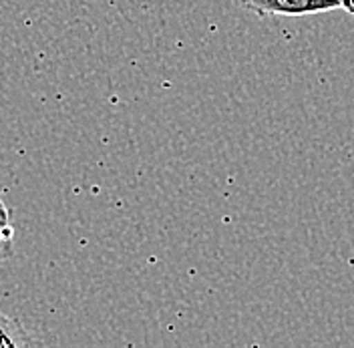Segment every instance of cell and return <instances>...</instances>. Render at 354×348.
Listing matches in <instances>:
<instances>
[{
	"label": "cell",
	"mask_w": 354,
	"mask_h": 348,
	"mask_svg": "<svg viewBox=\"0 0 354 348\" xmlns=\"http://www.w3.org/2000/svg\"><path fill=\"white\" fill-rule=\"evenodd\" d=\"M248 12L270 17H308L338 8V0H238Z\"/></svg>",
	"instance_id": "6da1fadb"
},
{
	"label": "cell",
	"mask_w": 354,
	"mask_h": 348,
	"mask_svg": "<svg viewBox=\"0 0 354 348\" xmlns=\"http://www.w3.org/2000/svg\"><path fill=\"white\" fill-rule=\"evenodd\" d=\"M338 8H342L348 15H354V0H338Z\"/></svg>",
	"instance_id": "3957f363"
},
{
	"label": "cell",
	"mask_w": 354,
	"mask_h": 348,
	"mask_svg": "<svg viewBox=\"0 0 354 348\" xmlns=\"http://www.w3.org/2000/svg\"><path fill=\"white\" fill-rule=\"evenodd\" d=\"M0 187H2V185H0ZM0 192H2V190H0Z\"/></svg>",
	"instance_id": "277c9868"
},
{
	"label": "cell",
	"mask_w": 354,
	"mask_h": 348,
	"mask_svg": "<svg viewBox=\"0 0 354 348\" xmlns=\"http://www.w3.org/2000/svg\"><path fill=\"white\" fill-rule=\"evenodd\" d=\"M41 340L35 338L19 320L0 312V348H24L39 347Z\"/></svg>",
	"instance_id": "7a4b0ae2"
}]
</instances>
